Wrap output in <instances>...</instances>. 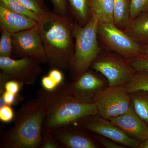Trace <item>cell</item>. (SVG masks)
Returning <instances> with one entry per match:
<instances>
[{"instance_id":"cell-1","label":"cell","mask_w":148,"mask_h":148,"mask_svg":"<svg viewBox=\"0 0 148 148\" xmlns=\"http://www.w3.org/2000/svg\"><path fill=\"white\" fill-rule=\"evenodd\" d=\"M75 21L70 16L51 11L38 22L47 63L51 69L70 70L75 52Z\"/></svg>"},{"instance_id":"cell-2","label":"cell","mask_w":148,"mask_h":148,"mask_svg":"<svg viewBox=\"0 0 148 148\" xmlns=\"http://www.w3.org/2000/svg\"><path fill=\"white\" fill-rule=\"evenodd\" d=\"M37 98L45 109V129L59 128L75 123L86 116L98 114L95 104L76 99L69 91L67 83L63 82L52 91L41 88Z\"/></svg>"},{"instance_id":"cell-3","label":"cell","mask_w":148,"mask_h":148,"mask_svg":"<svg viewBox=\"0 0 148 148\" xmlns=\"http://www.w3.org/2000/svg\"><path fill=\"white\" fill-rule=\"evenodd\" d=\"M45 116L37 97L26 101L15 114L13 126L1 136L0 148H40Z\"/></svg>"},{"instance_id":"cell-4","label":"cell","mask_w":148,"mask_h":148,"mask_svg":"<svg viewBox=\"0 0 148 148\" xmlns=\"http://www.w3.org/2000/svg\"><path fill=\"white\" fill-rule=\"evenodd\" d=\"M99 22L94 14L89 22L83 27L75 21V52L70 69L73 80L90 68L102 49L98 37Z\"/></svg>"},{"instance_id":"cell-5","label":"cell","mask_w":148,"mask_h":148,"mask_svg":"<svg viewBox=\"0 0 148 148\" xmlns=\"http://www.w3.org/2000/svg\"><path fill=\"white\" fill-rule=\"evenodd\" d=\"M90 68L102 74L110 86L124 85L132 79L135 73L127 59L103 48Z\"/></svg>"},{"instance_id":"cell-6","label":"cell","mask_w":148,"mask_h":148,"mask_svg":"<svg viewBox=\"0 0 148 148\" xmlns=\"http://www.w3.org/2000/svg\"><path fill=\"white\" fill-rule=\"evenodd\" d=\"M98 37L103 48L115 52L127 60L142 54L141 45L114 23L99 22Z\"/></svg>"},{"instance_id":"cell-7","label":"cell","mask_w":148,"mask_h":148,"mask_svg":"<svg viewBox=\"0 0 148 148\" xmlns=\"http://www.w3.org/2000/svg\"><path fill=\"white\" fill-rule=\"evenodd\" d=\"M98 114L110 119L127 112L131 106L130 94L124 85L106 88L94 100Z\"/></svg>"},{"instance_id":"cell-8","label":"cell","mask_w":148,"mask_h":148,"mask_svg":"<svg viewBox=\"0 0 148 148\" xmlns=\"http://www.w3.org/2000/svg\"><path fill=\"white\" fill-rule=\"evenodd\" d=\"M75 123L88 132L109 138L126 147L138 148L141 143L129 137L110 120L98 114L84 117Z\"/></svg>"},{"instance_id":"cell-9","label":"cell","mask_w":148,"mask_h":148,"mask_svg":"<svg viewBox=\"0 0 148 148\" xmlns=\"http://www.w3.org/2000/svg\"><path fill=\"white\" fill-rule=\"evenodd\" d=\"M67 85L75 98L88 104L93 103L98 93L109 86L108 80L102 74L90 68Z\"/></svg>"},{"instance_id":"cell-10","label":"cell","mask_w":148,"mask_h":148,"mask_svg":"<svg viewBox=\"0 0 148 148\" xmlns=\"http://www.w3.org/2000/svg\"><path fill=\"white\" fill-rule=\"evenodd\" d=\"M13 53L21 58H27L47 63L41 37L36 27L12 34Z\"/></svg>"},{"instance_id":"cell-11","label":"cell","mask_w":148,"mask_h":148,"mask_svg":"<svg viewBox=\"0 0 148 148\" xmlns=\"http://www.w3.org/2000/svg\"><path fill=\"white\" fill-rule=\"evenodd\" d=\"M39 61L23 58L14 59L0 57V69L8 75L11 79L15 80L24 85L35 84L37 77L42 71Z\"/></svg>"},{"instance_id":"cell-12","label":"cell","mask_w":148,"mask_h":148,"mask_svg":"<svg viewBox=\"0 0 148 148\" xmlns=\"http://www.w3.org/2000/svg\"><path fill=\"white\" fill-rule=\"evenodd\" d=\"M48 130L64 148H98V144L88 131L74 123L56 129Z\"/></svg>"},{"instance_id":"cell-13","label":"cell","mask_w":148,"mask_h":148,"mask_svg":"<svg viewBox=\"0 0 148 148\" xmlns=\"http://www.w3.org/2000/svg\"><path fill=\"white\" fill-rule=\"evenodd\" d=\"M109 120L130 138L140 143L148 138V125L135 113L131 104L125 113Z\"/></svg>"},{"instance_id":"cell-14","label":"cell","mask_w":148,"mask_h":148,"mask_svg":"<svg viewBox=\"0 0 148 148\" xmlns=\"http://www.w3.org/2000/svg\"><path fill=\"white\" fill-rule=\"evenodd\" d=\"M38 22L8 9L0 5V30L11 34L29 30L36 27Z\"/></svg>"},{"instance_id":"cell-15","label":"cell","mask_w":148,"mask_h":148,"mask_svg":"<svg viewBox=\"0 0 148 148\" xmlns=\"http://www.w3.org/2000/svg\"><path fill=\"white\" fill-rule=\"evenodd\" d=\"M93 0H67L69 16L80 26L89 22L93 14Z\"/></svg>"},{"instance_id":"cell-16","label":"cell","mask_w":148,"mask_h":148,"mask_svg":"<svg viewBox=\"0 0 148 148\" xmlns=\"http://www.w3.org/2000/svg\"><path fill=\"white\" fill-rule=\"evenodd\" d=\"M124 31L140 45H148V11L130 20Z\"/></svg>"},{"instance_id":"cell-17","label":"cell","mask_w":148,"mask_h":148,"mask_svg":"<svg viewBox=\"0 0 148 148\" xmlns=\"http://www.w3.org/2000/svg\"><path fill=\"white\" fill-rule=\"evenodd\" d=\"M130 0H114V23L124 31L130 21Z\"/></svg>"},{"instance_id":"cell-18","label":"cell","mask_w":148,"mask_h":148,"mask_svg":"<svg viewBox=\"0 0 148 148\" xmlns=\"http://www.w3.org/2000/svg\"><path fill=\"white\" fill-rule=\"evenodd\" d=\"M130 94L133 110L148 125V91L140 90Z\"/></svg>"},{"instance_id":"cell-19","label":"cell","mask_w":148,"mask_h":148,"mask_svg":"<svg viewBox=\"0 0 148 148\" xmlns=\"http://www.w3.org/2000/svg\"><path fill=\"white\" fill-rule=\"evenodd\" d=\"M114 0H93V14L97 16L99 22L114 23Z\"/></svg>"},{"instance_id":"cell-20","label":"cell","mask_w":148,"mask_h":148,"mask_svg":"<svg viewBox=\"0 0 148 148\" xmlns=\"http://www.w3.org/2000/svg\"><path fill=\"white\" fill-rule=\"evenodd\" d=\"M0 5L9 10L34 19L38 22L42 18L43 16L27 8L17 0H0Z\"/></svg>"},{"instance_id":"cell-21","label":"cell","mask_w":148,"mask_h":148,"mask_svg":"<svg viewBox=\"0 0 148 148\" xmlns=\"http://www.w3.org/2000/svg\"><path fill=\"white\" fill-rule=\"evenodd\" d=\"M124 86L129 93L140 90L148 91V72H135Z\"/></svg>"},{"instance_id":"cell-22","label":"cell","mask_w":148,"mask_h":148,"mask_svg":"<svg viewBox=\"0 0 148 148\" xmlns=\"http://www.w3.org/2000/svg\"><path fill=\"white\" fill-rule=\"evenodd\" d=\"M0 31V57L12 58L13 53L12 34L5 30Z\"/></svg>"},{"instance_id":"cell-23","label":"cell","mask_w":148,"mask_h":148,"mask_svg":"<svg viewBox=\"0 0 148 148\" xmlns=\"http://www.w3.org/2000/svg\"><path fill=\"white\" fill-rule=\"evenodd\" d=\"M17 1L27 8L42 16L47 15L51 11L45 5L44 0Z\"/></svg>"},{"instance_id":"cell-24","label":"cell","mask_w":148,"mask_h":148,"mask_svg":"<svg viewBox=\"0 0 148 148\" xmlns=\"http://www.w3.org/2000/svg\"><path fill=\"white\" fill-rule=\"evenodd\" d=\"M130 20L148 12V0H130Z\"/></svg>"},{"instance_id":"cell-25","label":"cell","mask_w":148,"mask_h":148,"mask_svg":"<svg viewBox=\"0 0 148 148\" xmlns=\"http://www.w3.org/2000/svg\"><path fill=\"white\" fill-rule=\"evenodd\" d=\"M127 61L135 72H148V55L141 54Z\"/></svg>"},{"instance_id":"cell-26","label":"cell","mask_w":148,"mask_h":148,"mask_svg":"<svg viewBox=\"0 0 148 148\" xmlns=\"http://www.w3.org/2000/svg\"><path fill=\"white\" fill-rule=\"evenodd\" d=\"M41 148H64L48 130L43 128L42 133Z\"/></svg>"},{"instance_id":"cell-27","label":"cell","mask_w":148,"mask_h":148,"mask_svg":"<svg viewBox=\"0 0 148 148\" xmlns=\"http://www.w3.org/2000/svg\"><path fill=\"white\" fill-rule=\"evenodd\" d=\"M91 137L98 143L106 148H125L126 147L121 145L106 137L92 133Z\"/></svg>"},{"instance_id":"cell-28","label":"cell","mask_w":148,"mask_h":148,"mask_svg":"<svg viewBox=\"0 0 148 148\" xmlns=\"http://www.w3.org/2000/svg\"><path fill=\"white\" fill-rule=\"evenodd\" d=\"M53 4V11L61 15L69 16L67 0H50Z\"/></svg>"},{"instance_id":"cell-29","label":"cell","mask_w":148,"mask_h":148,"mask_svg":"<svg viewBox=\"0 0 148 148\" xmlns=\"http://www.w3.org/2000/svg\"><path fill=\"white\" fill-rule=\"evenodd\" d=\"M12 106L6 105L0 108V120L4 123H9L13 120L15 114Z\"/></svg>"},{"instance_id":"cell-30","label":"cell","mask_w":148,"mask_h":148,"mask_svg":"<svg viewBox=\"0 0 148 148\" xmlns=\"http://www.w3.org/2000/svg\"><path fill=\"white\" fill-rule=\"evenodd\" d=\"M1 95L3 97L6 105L11 106L18 105L23 101L24 98L19 93L14 94L6 91Z\"/></svg>"},{"instance_id":"cell-31","label":"cell","mask_w":148,"mask_h":148,"mask_svg":"<svg viewBox=\"0 0 148 148\" xmlns=\"http://www.w3.org/2000/svg\"><path fill=\"white\" fill-rule=\"evenodd\" d=\"M24 86V85L17 81L10 79L6 84L5 86V90L7 92L10 93L18 94Z\"/></svg>"},{"instance_id":"cell-32","label":"cell","mask_w":148,"mask_h":148,"mask_svg":"<svg viewBox=\"0 0 148 148\" xmlns=\"http://www.w3.org/2000/svg\"><path fill=\"white\" fill-rule=\"evenodd\" d=\"M49 76L51 79L59 86L63 83L64 76L63 73L61 70L58 69H51L50 71L49 72Z\"/></svg>"},{"instance_id":"cell-33","label":"cell","mask_w":148,"mask_h":148,"mask_svg":"<svg viewBox=\"0 0 148 148\" xmlns=\"http://www.w3.org/2000/svg\"><path fill=\"white\" fill-rule=\"evenodd\" d=\"M41 85L42 88L48 91L54 90L58 86L48 75L42 78Z\"/></svg>"},{"instance_id":"cell-34","label":"cell","mask_w":148,"mask_h":148,"mask_svg":"<svg viewBox=\"0 0 148 148\" xmlns=\"http://www.w3.org/2000/svg\"><path fill=\"white\" fill-rule=\"evenodd\" d=\"M10 79L8 75L3 72H1L0 73V95L5 92V85Z\"/></svg>"},{"instance_id":"cell-35","label":"cell","mask_w":148,"mask_h":148,"mask_svg":"<svg viewBox=\"0 0 148 148\" xmlns=\"http://www.w3.org/2000/svg\"><path fill=\"white\" fill-rule=\"evenodd\" d=\"M142 54L148 55V45H141Z\"/></svg>"},{"instance_id":"cell-36","label":"cell","mask_w":148,"mask_h":148,"mask_svg":"<svg viewBox=\"0 0 148 148\" xmlns=\"http://www.w3.org/2000/svg\"><path fill=\"white\" fill-rule=\"evenodd\" d=\"M138 148H148V138L144 142L140 143Z\"/></svg>"},{"instance_id":"cell-37","label":"cell","mask_w":148,"mask_h":148,"mask_svg":"<svg viewBox=\"0 0 148 148\" xmlns=\"http://www.w3.org/2000/svg\"><path fill=\"white\" fill-rule=\"evenodd\" d=\"M0 108H1L3 106L6 105L4 98L2 95H0Z\"/></svg>"}]
</instances>
